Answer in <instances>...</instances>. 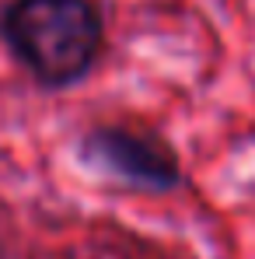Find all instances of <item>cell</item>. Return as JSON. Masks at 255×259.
Here are the masks:
<instances>
[{"mask_svg": "<svg viewBox=\"0 0 255 259\" xmlns=\"http://www.w3.org/2000/svg\"><path fill=\"white\" fill-rule=\"evenodd\" d=\"M81 154L94 168L116 175L133 189L147 193H168L178 186V158L165 140L136 130H119V126H101L91 130L81 140Z\"/></svg>", "mask_w": 255, "mask_h": 259, "instance_id": "7a4b0ae2", "label": "cell"}, {"mask_svg": "<svg viewBox=\"0 0 255 259\" xmlns=\"http://www.w3.org/2000/svg\"><path fill=\"white\" fill-rule=\"evenodd\" d=\"M0 35L45 88L81 81L101 53V14L91 0H11Z\"/></svg>", "mask_w": 255, "mask_h": 259, "instance_id": "6da1fadb", "label": "cell"}]
</instances>
